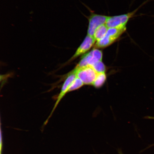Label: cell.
<instances>
[{"instance_id":"6da1fadb","label":"cell","mask_w":154,"mask_h":154,"mask_svg":"<svg viewBox=\"0 0 154 154\" xmlns=\"http://www.w3.org/2000/svg\"><path fill=\"white\" fill-rule=\"evenodd\" d=\"M126 30V27L109 28L104 37L96 42L95 48H106L114 43Z\"/></svg>"},{"instance_id":"7a4b0ae2","label":"cell","mask_w":154,"mask_h":154,"mask_svg":"<svg viewBox=\"0 0 154 154\" xmlns=\"http://www.w3.org/2000/svg\"><path fill=\"white\" fill-rule=\"evenodd\" d=\"M74 71L77 77L86 85H92L97 74L93 67L90 65L75 68Z\"/></svg>"},{"instance_id":"3957f363","label":"cell","mask_w":154,"mask_h":154,"mask_svg":"<svg viewBox=\"0 0 154 154\" xmlns=\"http://www.w3.org/2000/svg\"><path fill=\"white\" fill-rule=\"evenodd\" d=\"M137 10L127 14L109 16L106 24L109 28L126 27L130 19L133 17Z\"/></svg>"},{"instance_id":"277c9868","label":"cell","mask_w":154,"mask_h":154,"mask_svg":"<svg viewBox=\"0 0 154 154\" xmlns=\"http://www.w3.org/2000/svg\"><path fill=\"white\" fill-rule=\"evenodd\" d=\"M109 16L92 13L88 18V35L93 36L96 29L101 25L106 24Z\"/></svg>"},{"instance_id":"5b68a950","label":"cell","mask_w":154,"mask_h":154,"mask_svg":"<svg viewBox=\"0 0 154 154\" xmlns=\"http://www.w3.org/2000/svg\"><path fill=\"white\" fill-rule=\"evenodd\" d=\"M96 41L93 36L87 35L84 41L77 49L74 55L69 60L68 62H70L74 60L77 57L84 54L89 51L95 44Z\"/></svg>"},{"instance_id":"8992f818","label":"cell","mask_w":154,"mask_h":154,"mask_svg":"<svg viewBox=\"0 0 154 154\" xmlns=\"http://www.w3.org/2000/svg\"><path fill=\"white\" fill-rule=\"evenodd\" d=\"M76 75L73 70L72 72H71L69 74L67 78L65 80L64 83H63L62 88L61 90L60 93L57 96L56 101L55 104L54 106L53 109L52 111L51 114H52L54 111L55 110L56 108L57 107L60 102L61 100L64 97L65 95L68 93V90L69 87L72 84V82L75 80V79L76 78Z\"/></svg>"},{"instance_id":"52a82bcc","label":"cell","mask_w":154,"mask_h":154,"mask_svg":"<svg viewBox=\"0 0 154 154\" xmlns=\"http://www.w3.org/2000/svg\"><path fill=\"white\" fill-rule=\"evenodd\" d=\"M84 56L85 57L88 65L92 66L98 61H102L103 54L100 50L94 48Z\"/></svg>"},{"instance_id":"ba28073f","label":"cell","mask_w":154,"mask_h":154,"mask_svg":"<svg viewBox=\"0 0 154 154\" xmlns=\"http://www.w3.org/2000/svg\"><path fill=\"white\" fill-rule=\"evenodd\" d=\"M108 29L106 24L102 25L98 27L96 29L93 36L96 41H99L104 37Z\"/></svg>"},{"instance_id":"9c48e42d","label":"cell","mask_w":154,"mask_h":154,"mask_svg":"<svg viewBox=\"0 0 154 154\" xmlns=\"http://www.w3.org/2000/svg\"><path fill=\"white\" fill-rule=\"evenodd\" d=\"M106 80L105 72L97 73V76L92 85L96 88H101L105 84Z\"/></svg>"},{"instance_id":"30bf717a","label":"cell","mask_w":154,"mask_h":154,"mask_svg":"<svg viewBox=\"0 0 154 154\" xmlns=\"http://www.w3.org/2000/svg\"><path fill=\"white\" fill-rule=\"evenodd\" d=\"M84 85V84L82 81L79 78L76 77L69 87L68 92L79 89Z\"/></svg>"},{"instance_id":"8fae6325","label":"cell","mask_w":154,"mask_h":154,"mask_svg":"<svg viewBox=\"0 0 154 154\" xmlns=\"http://www.w3.org/2000/svg\"><path fill=\"white\" fill-rule=\"evenodd\" d=\"M97 73L105 72L106 67L102 61H98L92 66Z\"/></svg>"},{"instance_id":"7c38bea8","label":"cell","mask_w":154,"mask_h":154,"mask_svg":"<svg viewBox=\"0 0 154 154\" xmlns=\"http://www.w3.org/2000/svg\"><path fill=\"white\" fill-rule=\"evenodd\" d=\"M11 74H7L2 75L0 74V82L3 81L4 80L7 79L8 78L11 77Z\"/></svg>"},{"instance_id":"4fadbf2b","label":"cell","mask_w":154,"mask_h":154,"mask_svg":"<svg viewBox=\"0 0 154 154\" xmlns=\"http://www.w3.org/2000/svg\"><path fill=\"white\" fill-rule=\"evenodd\" d=\"M2 137L1 130H0V148H2Z\"/></svg>"},{"instance_id":"5bb4252c","label":"cell","mask_w":154,"mask_h":154,"mask_svg":"<svg viewBox=\"0 0 154 154\" xmlns=\"http://www.w3.org/2000/svg\"><path fill=\"white\" fill-rule=\"evenodd\" d=\"M118 152L119 154H123V153L122 152V150H121L120 149H118Z\"/></svg>"},{"instance_id":"9a60e30c","label":"cell","mask_w":154,"mask_h":154,"mask_svg":"<svg viewBox=\"0 0 154 154\" xmlns=\"http://www.w3.org/2000/svg\"><path fill=\"white\" fill-rule=\"evenodd\" d=\"M147 118H148V119H154V117H148Z\"/></svg>"},{"instance_id":"2e32d148","label":"cell","mask_w":154,"mask_h":154,"mask_svg":"<svg viewBox=\"0 0 154 154\" xmlns=\"http://www.w3.org/2000/svg\"><path fill=\"white\" fill-rule=\"evenodd\" d=\"M1 148H0V154H1Z\"/></svg>"}]
</instances>
